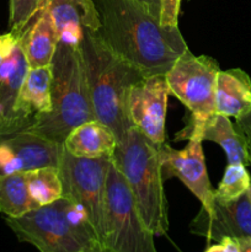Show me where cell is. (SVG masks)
<instances>
[{
	"instance_id": "obj_21",
	"label": "cell",
	"mask_w": 251,
	"mask_h": 252,
	"mask_svg": "<svg viewBox=\"0 0 251 252\" xmlns=\"http://www.w3.org/2000/svg\"><path fill=\"white\" fill-rule=\"evenodd\" d=\"M251 182L246 166L243 164H228L223 179L214 189V198L228 202L239 198L246 193Z\"/></svg>"
},
{
	"instance_id": "obj_18",
	"label": "cell",
	"mask_w": 251,
	"mask_h": 252,
	"mask_svg": "<svg viewBox=\"0 0 251 252\" xmlns=\"http://www.w3.org/2000/svg\"><path fill=\"white\" fill-rule=\"evenodd\" d=\"M202 140H209L220 145L225 152L228 164H250L245 139L240 134L230 118L223 115H214L213 118L204 125L201 132Z\"/></svg>"
},
{
	"instance_id": "obj_10",
	"label": "cell",
	"mask_w": 251,
	"mask_h": 252,
	"mask_svg": "<svg viewBox=\"0 0 251 252\" xmlns=\"http://www.w3.org/2000/svg\"><path fill=\"white\" fill-rule=\"evenodd\" d=\"M169 96L165 74L144 76L130 88L128 95L130 125L157 148L166 143L165 125Z\"/></svg>"
},
{
	"instance_id": "obj_14",
	"label": "cell",
	"mask_w": 251,
	"mask_h": 252,
	"mask_svg": "<svg viewBox=\"0 0 251 252\" xmlns=\"http://www.w3.org/2000/svg\"><path fill=\"white\" fill-rule=\"evenodd\" d=\"M51 65L29 68L15 103L12 117L36 121L39 116L51 112Z\"/></svg>"
},
{
	"instance_id": "obj_26",
	"label": "cell",
	"mask_w": 251,
	"mask_h": 252,
	"mask_svg": "<svg viewBox=\"0 0 251 252\" xmlns=\"http://www.w3.org/2000/svg\"><path fill=\"white\" fill-rule=\"evenodd\" d=\"M204 252H240L238 239L224 238L217 244L209 245Z\"/></svg>"
},
{
	"instance_id": "obj_16",
	"label": "cell",
	"mask_w": 251,
	"mask_h": 252,
	"mask_svg": "<svg viewBox=\"0 0 251 252\" xmlns=\"http://www.w3.org/2000/svg\"><path fill=\"white\" fill-rule=\"evenodd\" d=\"M117 147L112 130L100 121H89L74 128L63 143V148L78 158H111Z\"/></svg>"
},
{
	"instance_id": "obj_2",
	"label": "cell",
	"mask_w": 251,
	"mask_h": 252,
	"mask_svg": "<svg viewBox=\"0 0 251 252\" xmlns=\"http://www.w3.org/2000/svg\"><path fill=\"white\" fill-rule=\"evenodd\" d=\"M80 49L96 117L121 144L132 128L128 116L130 88L145 75L113 53L96 32L85 30Z\"/></svg>"
},
{
	"instance_id": "obj_28",
	"label": "cell",
	"mask_w": 251,
	"mask_h": 252,
	"mask_svg": "<svg viewBox=\"0 0 251 252\" xmlns=\"http://www.w3.org/2000/svg\"><path fill=\"white\" fill-rule=\"evenodd\" d=\"M240 252H251V238L238 239Z\"/></svg>"
},
{
	"instance_id": "obj_3",
	"label": "cell",
	"mask_w": 251,
	"mask_h": 252,
	"mask_svg": "<svg viewBox=\"0 0 251 252\" xmlns=\"http://www.w3.org/2000/svg\"><path fill=\"white\" fill-rule=\"evenodd\" d=\"M51 68L52 110L36 118L27 129L44 139L63 145L74 128L97 120V117L91 101L80 46L59 41Z\"/></svg>"
},
{
	"instance_id": "obj_25",
	"label": "cell",
	"mask_w": 251,
	"mask_h": 252,
	"mask_svg": "<svg viewBox=\"0 0 251 252\" xmlns=\"http://www.w3.org/2000/svg\"><path fill=\"white\" fill-rule=\"evenodd\" d=\"M236 129L240 132L245 139L246 148H248L249 158H250V164H251V111L248 112L246 115L241 116V117L236 118Z\"/></svg>"
},
{
	"instance_id": "obj_22",
	"label": "cell",
	"mask_w": 251,
	"mask_h": 252,
	"mask_svg": "<svg viewBox=\"0 0 251 252\" xmlns=\"http://www.w3.org/2000/svg\"><path fill=\"white\" fill-rule=\"evenodd\" d=\"M43 0H10V31L21 38L22 31L41 7Z\"/></svg>"
},
{
	"instance_id": "obj_4",
	"label": "cell",
	"mask_w": 251,
	"mask_h": 252,
	"mask_svg": "<svg viewBox=\"0 0 251 252\" xmlns=\"http://www.w3.org/2000/svg\"><path fill=\"white\" fill-rule=\"evenodd\" d=\"M112 162L127 181L148 230L154 236L165 235L169 230V208L157 147L132 127L127 139L116 147Z\"/></svg>"
},
{
	"instance_id": "obj_17",
	"label": "cell",
	"mask_w": 251,
	"mask_h": 252,
	"mask_svg": "<svg viewBox=\"0 0 251 252\" xmlns=\"http://www.w3.org/2000/svg\"><path fill=\"white\" fill-rule=\"evenodd\" d=\"M57 32L70 27L97 32L101 27L98 10L94 0H43Z\"/></svg>"
},
{
	"instance_id": "obj_29",
	"label": "cell",
	"mask_w": 251,
	"mask_h": 252,
	"mask_svg": "<svg viewBox=\"0 0 251 252\" xmlns=\"http://www.w3.org/2000/svg\"><path fill=\"white\" fill-rule=\"evenodd\" d=\"M83 252H108V250H107V248H105L102 244H100L97 241V243H94V244H91V245L86 246V248L84 249Z\"/></svg>"
},
{
	"instance_id": "obj_12",
	"label": "cell",
	"mask_w": 251,
	"mask_h": 252,
	"mask_svg": "<svg viewBox=\"0 0 251 252\" xmlns=\"http://www.w3.org/2000/svg\"><path fill=\"white\" fill-rule=\"evenodd\" d=\"M191 233L203 236L208 243L224 238H251V204L248 192L233 201L214 198L211 211L201 208L191 221Z\"/></svg>"
},
{
	"instance_id": "obj_31",
	"label": "cell",
	"mask_w": 251,
	"mask_h": 252,
	"mask_svg": "<svg viewBox=\"0 0 251 252\" xmlns=\"http://www.w3.org/2000/svg\"><path fill=\"white\" fill-rule=\"evenodd\" d=\"M107 250H108V249H107ZM108 252H112V251H111V250H108Z\"/></svg>"
},
{
	"instance_id": "obj_7",
	"label": "cell",
	"mask_w": 251,
	"mask_h": 252,
	"mask_svg": "<svg viewBox=\"0 0 251 252\" xmlns=\"http://www.w3.org/2000/svg\"><path fill=\"white\" fill-rule=\"evenodd\" d=\"M111 158H78L63 148L58 162L63 198L81 204L90 218L98 243L103 241L106 184Z\"/></svg>"
},
{
	"instance_id": "obj_20",
	"label": "cell",
	"mask_w": 251,
	"mask_h": 252,
	"mask_svg": "<svg viewBox=\"0 0 251 252\" xmlns=\"http://www.w3.org/2000/svg\"><path fill=\"white\" fill-rule=\"evenodd\" d=\"M29 191L39 207L48 206L63 198V187L58 167L44 166L27 171Z\"/></svg>"
},
{
	"instance_id": "obj_23",
	"label": "cell",
	"mask_w": 251,
	"mask_h": 252,
	"mask_svg": "<svg viewBox=\"0 0 251 252\" xmlns=\"http://www.w3.org/2000/svg\"><path fill=\"white\" fill-rule=\"evenodd\" d=\"M180 2L181 0H161V24L166 26H179Z\"/></svg>"
},
{
	"instance_id": "obj_8",
	"label": "cell",
	"mask_w": 251,
	"mask_h": 252,
	"mask_svg": "<svg viewBox=\"0 0 251 252\" xmlns=\"http://www.w3.org/2000/svg\"><path fill=\"white\" fill-rule=\"evenodd\" d=\"M66 199L61 198L5 223L21 243L39 252H83L89 244L71 228L65 214Z\"/></svg>"
},
{
	"instance_id": "obj_6",
	"label": "cell",
	"mask_w": 251,
	"mask_h": 252,
	"mask_svg": "<svg viewBox=\"0 0 251 252\" xmlns=\"http://www.w3.org/2000/svg\"><path fill=\"white\" fill-rule=\"evenodd\" d=\"M102 245L112 252H157L154 235L143 223L129 186L112 159L106 184Z\"/></svg>"
},
{
	"instance_id": "obj_13",
	"label": "cell",
	"mask_w": 251,
	"mask_h": 252,
	"mask_svg": "<svg viewBox=\"0 0 251 252\" xmlns=\"http://www.w3.org/2000/svg\"><path fill=\"white\" fill-rule=\"evenodd\" d=\"M58 42V32L53 20L46 7L41 5L25 26L19 42L29 68L51 65Z\"/></svg>"
},
{
	"instance_id": "obj_19",
	"label": "cell",
	"mask_w": 251,
	"mask_h": 252,
	"mask_svg": "<svg viewBox=\"0 0 251 252\" xmlns=\"http://www.w3.org/2000/svg\"><path fill=\"white\" fill-rule=\"evenodd\" d=\"M39 208L29 191L27 171L0 176V212L10 218Z\"/></svg>"
},
{
	"instance_id": "obj_15",
	"label": "cell",
	"mask_w": 251,
	"mask_h": 252,
	"mask_svg": "<svg viewBox=\"0 0 251 252\" xmlns=\"http://www.w3.org/2000/svg\"><path fill=\"white\" fill-rule=\"evenodd\" d=\"M217 115L239 118L251 111V79L243 69L220 70L217 76Z\"/></svg>"
},
{
	"instance_id": "obj_11",
	"label": "cell",
	"mask_w": 251,
	"mask_h": 252,
	"mask_svg": "<svg viewBox=\"0 0 251 252\" xmlns=\"http://www.w3.org/2000/svg\"><path fill=\"white\" fill-rule=\"evenodd\" d=\"M203 140L191 137L185 149L176 150L167 143L160 145V161L164 180L177 177L202 203V208L211 211L214 203V189H212L204 160Z\"/></svg>"
},
{
	"instance_id": "obj_30",
	"label": "cell",
	"mask_w": 251,
	"mask_h": 252,
	"mask_svg": "<svg viewBox=\"0 0 251 252\" xmlns=\"http://www.w3.org/2000/svg\"><path fill=\"white\" fill-rule=\"evenodd\" d=\"M248 196H249V201H250V204H251V182H250V186H249V189H248Z\"/></svg>"
},
{
	"instance_id": "obj_9",
	"label": "cell",
	"mask_w": 251,
	"mask_h": 252,
	"mask_svg": "<svg viewBox=\"0 0 251 252\" xmlns=\"http://www.w3.org/2000/svg\"><path fill=\"white\" fill-rule=\"evenodd\" d=\"M29 127L30 123L16 120L0 122V176L58 166L63 145L30 132Z\"/></svg>"
},
{
	"instance_id": "obj_1",
	"label": "cell",
	"mask_w": 251,
	"mask_h": 252,
	"mask_svg": "<svg viewBox=\"0 0 251 252\" xmlns=\"http://www.w3.org/2000/svg\"><path fill=\"white\" fill-rule=\"evenodd\" d=\"M101 27L96 33L115 54L145 76L166 74L188 49L179 26L160 19L133 0H94Z\"/></svg>"
},
{
	"instance_id": "obj_27",
	"label": "cell",
	"mask_w": 251,
	"mask_h": 252,
	"mask_svg": "<svg viewBox=\"0 0 251 252\" xmlns=\"http://www.w3.org/2000/svg\"><path fill=\"white\" fill-rule=\"evenodd\" d=\"M149 11L153 16L161 20V0H133Z\"/></svg>"
},
{
	"instance_id": "obj_5",
	"label": "cell",
	"mask_w": 251,
	"mask_h": 252,
	"mask_svg": "<svg viewBox=\"0 0 251 252\" xmlns=\"http://www.w3.org/2000/svg\"><path fill=\"white\" fill-rule=\"evenodd\" d=\"M219 71L220 69L216 59L208 56H194L187 49L165 74L170 95L175 96L191 112L188 126L177 134L176 140L201 138L204 125L214 117Z\"/></svg>"
},
{
	"instance_id": "obj_24",
	"label": "cell",
	"mask_w": 251,
	"mask_h": 252,
	"mask_svg": "<svg viewBox=\"0 0 251 252\" xmlns=\"http://www.w3.org/2000/svg\"><path fill=\"white\" fill-rule=\"evenodd\" d=\"M19 34L14 31L0 34V64L14 52V49L19 46Z\"/></svg>"
}]
</instances>
